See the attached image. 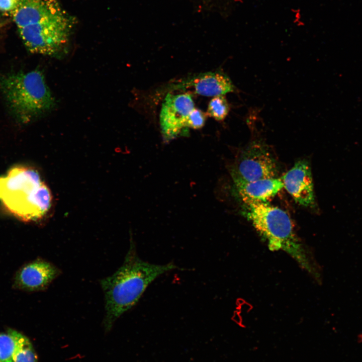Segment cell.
Listing matches in <instances>:
<instances>
[{
  "label": "cell",
  "mask_w": 362,
  "mask_h": 362,
  "mask_svg": "<svg viewBox=\"0 0 362 362\" xmlns=\"http://www.w3.org/2000/svg\"><path fill=\"white\" fill-rule=\"evenodd\" d=\"M177 268L173 262L156 264L142 260L131 242L122 265L100 281L105 298L106 326L110 328L117 319L132 308L156 278Z\"/></svg>",
  "instance_id": "obj_1"
},
{
  "label": "cell",
  "mask_w": 362,
  "mask_h": 362,
  "mask_svg": "<svg viewBox=\"0 0 362 362\" xmlns=\"http://www.w3.org/2000/svg\"><path fill=\"white\" fill-rule=\"evenodd\" d=\"M242 213L266 241L270 250H282L315 275L308 253L295 232L289 215L268 202L242 199Z\"/></svg>",
  "instance_id": "obj_2"
},
{
  "label": "cell",
  "mask_w": 362,
  "mask_h": 362,
  "mask_svg": "<svg viewBox=\"0 0 362 362\" xmlns=\"http://www.w3.org/2000/svg\"><path fill=\"white\" fill-rule=\"evenodd\" d=\"M51 195L38 172L18 166L0 177V201L16 217L25 221H36L50 208Z\"/></svg>",
  "instance_id": "obj_3"
},
{
  "label": "cell",
  "mask_w": 362,
  "mask_h": 362,
  "mask_svg": "<svg viewBox=\"0 0 362 362\" xmlns=\"http://www.w3.org/2000/svg\"><path fill=\"white\" fill-rule=\"evenodd\" d=\"M0 87L15 115L28 121L55 105V100L40 70L9 73L0 80Z\"/></svg>",
  "instance_id": "obj_4"
},
{
  "label": "cell",
  "mask_w": 362,
  "mask_h": 362,
  "mask_svg": "<svg viewBox=\"0 0 362 362\" xmlns=\"http://www.w3.org/2000/svg\"><path fill=\"white\" fill-rule=\"evenodd\" d=\"M74 20L69 14L19 28L21 38L31 53L56 56L67 44Z\"/></svg>",
  "instance_id": "obj_5"
},
{
  "label": "cell",
  "mask_w": 362,
  "mask_h": 362,
  "mask_svg": "<svg viewBox=\"0 0 362 362\" xmlns=\"http://www.w3.org/2000/svg\"><path fill=\"white\" fill-rule=\"evenodd\" d=\"M277 162L265 145L253 142L241 154L231 174L234 183L277 177Z\"/></svg>",
  "instance_id": "obj_6"
},
{
  "label": "cell",
  "mask_w": 362,
  "mask_h": 362,
  "mask_svg": "<svg viewBox=\"0 0 362 362\" xmlns=\"http://www.w3.org/2000/svg\"><path fill=\"white\" fill-rule=\"evenodd\" d=\"M194 108L190 94L169 93L166 96L159 116L161 133L165 141L187 133L188 119Z\"/></svg>",
  "instance_id": "obj_7"
},
{
  "label": "cell",
  "mask_w": 362,
  "mask_h": 362,
  "mask_svg": "<svg viewBox=\"0 0 362 362\" xmlns=\"http://www.w3.org/2000/svg\"><path fill=\"white\" fill-rule=\"evenodd\" d=\"M61 274L55 264L39 258L26 263L17 272L13 286L29 292L44 291Z\"/></svg>",
  "instance_id": "obj_8"
},
{
  "label": "cell",
  "mask_w": 362,
  "mask_h": 362,
  "mask_svg": "<svg viewBox=\"0 0 362 362\" xmlns=\"http://www.w3.org/2000/svg\"><path fill=\"white\" fill-rule=\"evenodd\" d=\"M11 14L19 29L59 18L68 14L58 0H20Z\"/></svg>",
  "instance_id": "obj_9"
},
{
  "label": "cell",
  "mask_w": 362,
  "mask_h": 362,
  "mask_svg": "<svg viewBox=\"0 0 362 362\" xmlns=\"http://www.w3.org/2000/svg\"><path fill=\"white\" fill-rule=\"evenodd\" d=\"M284 188L299 204L312 207L315 204L311 168L305 160L296 162L282 177Z\"/></svg>",
  "instance_id": "obj_10"
},
{
  "label": "cell",
  "mask_w": 362,
  "mask_h": 362,
  "mask_svg": "<svg viewBox=\"0 0 362 362\" xmlns=\"http://www.w3.org/2000/svg\"><path fill=\"white\" fill-rule=\"evenodd\" d=\"M182 86L192 87L196 94L207 97L223 96L235 89L230 78L221 71L200 73L184 81Z\"/></svg>",
  "instance_id": "obj_11"
},
{
  "label": "cell",
  "mask_w": 362,
  "mask_h": 362,
  "mask_svg": "<svg viewBox=\"0 0 362 362\" xmlns=\"http://www.w3.org/2000/svg\"><path fill=\"white\" fill-rule=\"evenodd\" d=\"M242 199L267 202L283 188L281 178H263L248 182L235 183Z\"/></svg>",
  "instance_id": "obj_12"
},
{
  "label": "cell",
  "mask_w": 362,
  "mask_h": 362,
  "mask_svg": "<svg viewBox=\"0 0 362 362\" xmlns=\"http://www.w3.org/2000/svg\"><path fill=\"white\" fill-rule=\"evenodd\" d=\"M15 347L13 355V362H37V356L29 339L13 330Z\"/></svg>",
  "instance_id": "obj_13"
},
{
  "label": "cell",
  "mask_w": 362,
  "mask_h": 362,
  "mask_svg": "<svg viewBox=\"0 0 362 362\" xmlns=\"http://www.w3.org/2000/svg\"><path fill=\"white\" fill-rule=\"evenodd\" d=\"M229 106L223 96L214 97L209 103L207 114L217 121L225 119L229 112Z\"/></svg>",
  "instance_id": "obj_14"
},
{
  "label": "cell",
  "mask_w": 362,
  "mask_h": 362,
  "mask_svg": "<svg viewBox=\"0 0 362 362\" xmlns=\"http://www.w3.org/2000/svg\"><path fill=\"white\" fill-rule=\"evenodd\" d=\"M15 347V341L13 330L7 333H0V361L13 362V355Z\"/></svg>",
  "instance_id": "obj_15"
},
{
  "label": "cell",
  "mask_w": 362,
  "mask_h": 362,
  "mask_svg": "<svg viewBox=\"0 0 362 362\" xmlns=\"http://www.w3.org/2000/svg\"><path fill=\"white\" fill-rule=\"evenodd\" d=\"M206 119V114L201 110L195 108L189 116L187 127L195 129L201 128L205 124Z\"/></svg>",
  "instance_id": "obj_16"
},
{
  "label": "cell",
  "mask_w": 362,
  "mask_h": 362,
  "mask_svg": "<svg viewBox=\"0 0 362 362\" xmlns=\"http://www.w3.org/2000/svg\"><path fill=\"white\" fill-rule=\"evenodd\" d=\"M20 0H0V12L11 13L17 8Z\"/></svg>",
  "instance_id": "obj_17"
},
{
  "label": "cell",
  "mask_w": 362,
  "mask_h": 362,
  "mask_svg": "<svg viewBox=\"0 0 362 362\" xmlns=\"http://www.w3.org/2000/svg\"><path fill=\"white\" fill-rule=\"evenodd\" d=\"M0 18H1V14H0Z\"/></svg>",
  "instance_id": "obj_18"
},
{
  "label": "cell",
  "mask_w": 362,
  "mask_h": 362,
  "mask_svg": "<svg viewBox=\"0 0 362 362\" xmlns=\"http://www.w3.org/2000/svg\"><path fill=\"white\" fill-rule=\"evenodd\" d=\"M0 362H1V361H0Z\"/></svg>",
  "instance_id": "obj_19"
}]
</instances>
